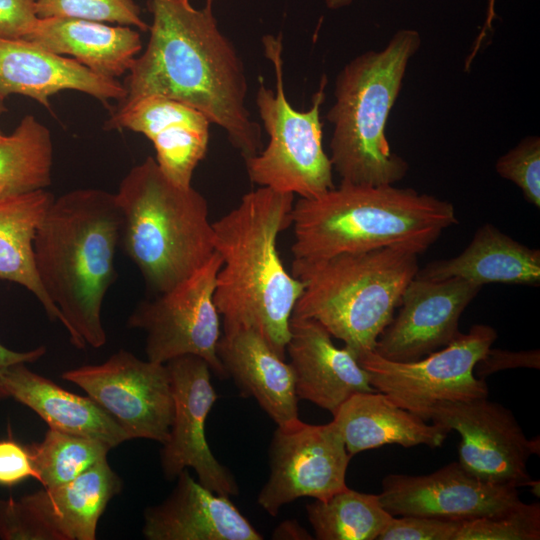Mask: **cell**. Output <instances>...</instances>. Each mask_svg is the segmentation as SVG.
Instances as JSON below:
<instances>
[{
    "label": "cell",
    "instance_id": "obj_10",
    "mask_svg": "<svg viewBox=\"0 0 540 540\" xmlns=\"http://www.w3.org/2000/svg\"><path fill=\"white\" fill-rule=\"evenodd\" d=\"M497 339L496 330L473 325L448 345L416 361L396 362L374 351L358 358L370 384L409 411L440 401H469L488 397L485 379L474 374L477 362Z\"/></svg>",
    "mask_w": 540,
    "mask_h": 540
},
{
    "label": "cell",
    "instance_id": "obj_25",
    "mask_svg": "<svg viewBox=\"0 0 540 540\" xmlns=\"http://www.w3.org/2000/svg\"><path fill=\"white\" fill-rule=\"evenodd\" d=\"M25 39L112 79L128 73L142 49L139 32L130 26L76 18H39Z\"/></svg>",
    "mask_w": 540,
    "mask_h": 540
},
{
    "label": "cell",
    "instance_id": "obj_9",
    "mask_svg": "<svg viewBox=\"0 0 540 540\" xmlns=\"http://www.w3.org/2000/svg\"><path fill=\"white\" fill-rule=\"evenodd\" d=\"M221 265V256L215 251L176 287L136 306L128 326L145 333L148 360L165 364L179 356L195 355L204 359L216 376L228 377L217 355L222 333L214 292Z\"/></svg>",
    "mask_w": 540,
    "mask_h": 540
},
{
    "label": "cell",
    "instance_id": "obj_2",
    "mask_svg": "<svg viewBox=\"0 0 540 540\" xmlns=\"http://www.w3.org/2000/svg\"><path fill=\"white\" fill-rule=\"evenodd\" d=\"M293 205V194L259 187L212 224L222 259L214 301L223 331L253 329L283 358L303 290L277 249L280 233L291 226Z\"/></svg>",
    "mask_w": 540,
    "mask_h": 540
},
{
    "label": "cell",
    "instance_id": "obj_39",
    "mask_svg": "<svg viewBox=\"0 0 540 540\" xmlns=\"http://www.w3.org/2000/svg\"><path fill=\"white\" fill-rule=\"evenodd\" d=\"M45 353V346H39L29 351L18 352L10 350L0 343V401L8 398L1 383V377L4 371L14 364L35 362L43 357Z\"/></svg>",
    "mask_w": 540,
    "mask_h": 540
},
{
    "label": "cell",
    "instance_id": "obj_22",
    "mask_svg": "<svg viewBox=\"0 0 540 540\" xmlns=\"http://www.w3.org/2000/svg\"><path fill=\"white\" fill-rule=\"evenodd\" d=\"M107 458L75 479L20 498L50 540H94L109 501L122 490Z\"/></svg>",
    "mask_w": 540,
    "mask_h": 540
},
{
    "label": "cell",
    "instance_id": "obj_7",
    "mask_svg": "<svg viewBox=\"0 0 540 540\" xmlns=\"http://www.w3.org/2000/svg\"><path fill=\"white\" fill-rule=\"evenodd\" d=\"M418 270V254L398 247L294 258L291 274L303 290L292 316L316 320L358 359L374 351Z\"/></svg>",
    "mask_w": 540,
    "mask_h": 540
},
{
    "label": "cell",
    "instance_id": "obj_32",
    "mask_svg": "<svg viewBox=\"0 0 540 540\" xmlns=\"http://www.w3.org/2000/svg\"><path fill=\"white\" fill-rule=\"evenodd\" d=\"M38 18H76L149 30L134 0H36Z\"/></svg>",
    "mask_w": 540,
    "mask_h": 540
},
{
    "label": "cell",
    "instance_id": "obj_18",
    "mask_svg": "<svg viewBox=\"0 0 540 540\" xmlns=\"http://www.w3.org/2000/svg\"><path fill=\"white\" fill-rule=\"evenodd\" d=\"M289 329L285 352L298 399L333 415L353 394L377 391L356 356L345 346L338 348L319 322L292 316Z\"/></svg>",
    "mask_w": 540,
    "mask_h": 540
},
{
    "label": "cell",
    "instance_id": "obj_20",
    "mask_svg": "<svg viewBox=\"0 0 540 540\" xmlns=\"http://www.w3.org/2000/svg\"><path fill=\"white\" fill-rule=\"evenodd\" d=\"M148 540H261L263 536L229 497L194 480L187 469L170 495L144 512Z\"/></svg>",
    "mask_w": 540,
    "mask_h": 540
},
{
    "label": "cell",
    "instance_id": "obj_37",
    "mask_svg": "<svg viewBox=\"0 0 540 540\" xmlns=\"http://www.w3.org/2000/svg\"><path fill=\"white\" fill-rule=\"evenodd\" d=\"M516 368L539 369L540 351L538 349L510 351L490 347L475 365L474 374L478 378L485 379L493 373Z\"/></svg>",
    "mask_w": 540,
    "mask_h": 540
},
{
    "label": "cell",
    "instance_id": "obj_16",
    "mask_svg": "<svg viewBox=\"0 0 540 540\" xmlns=\"http://www.w3.org/2000/svg\"><path fill=\"white\" fill-rule=\"evenodd\" d=\"M481 288L457 277L430 280L415 276L374 352L390 361L410 362L448 345L459 335L460 316Z\"/></svg>",
    "mask_w": 540,
    "mask_h": 540
},
{
    "label": "cell",
    "instance_id": "obj_11",
    "mask_svg": "<svg viewBox=\"0 0 540 540\" xmlns=\"http://www.w3.org/2000/svg\"><path fill=\"white\" fill-rule=\"evenodd\" d=\"M459 433V463L476 478L515 488L532 486L527 462L540 441L528 439L511 410L488 397L440 401L412 411Z\"/></svg>",
    "mask_w": 540,
    "mask_h": 540
},
{
    "label": "cell",
    "instance_id": "obj_44",
    "mask_svg": "<svg viewBox=\"0 0 540 540\" xmlns=\"http://www.w3.org/2000/svg\"><path fill=\"white\" fill-rule=\"evenodd\" d=\"M186 1H189V2H190V0H186Z\"/></svg>",
    "mask_w": 540,
    "mask_h": 540
},
{
    "label": "cell",
    "instance_id": "obj_26",
    "mask_svg": "<svg viewBox=\"0 0 540 540\" xmlns=\"http://www.w3.org/2000/svg\"><path fill=\"white\" fill-rule=\"evenodd\" d=\"M416 277L430 280L457 277L480 286L493 282L536 286L540 283V251L485 223L459 255L431 261L419 268Z\"/></svg>",
    "mask_w": 540,
    "mask_h": 540
},
{
    "label": "cell",
    "instance_id": "obj_1",
    "mask_svg": "<svg viewBox=\"0 0 540 540\" xmlns=\"http://www.w3.org/2000/svg\"><path fill=\"white\" fill-rule=\"evenodd\" d=\"M213 2L195 9L186 0L148 1L150 38L128 72L123 101L160 95L183 102L222 128L246 160L262 147L261 126L246 105L244 63L219 29Z\"/></svg>",
    "mask_w": 540,
    "mask_h": 540
},
{
    "label": "cell",
    "instance_id": "obj_19",
    "mask_svg": "<svg viewBox=\"0 0 540 540\" xmlns=\"http://www.w3.org/2000/svg\"><path fill=\"white\" fill-rule=\"evenodd\" d=\"M63 90L86 93L102 102L119 103L127 95L124 84L100 76L72 58L26 39L0 37V99L23 95L49 109V98Z\"/></svg>",
    "mask_w": 540,
    "mask_h": 540
},
{
    "label": "cell",
    "instance_id": "obj_4",
    "mask_svg": "<svg viewBox=\"0 0 540 540\" xmlns=\"http://www.w3.org/2000/svg\"><path fill=\"white\" fill-rule=\"evenodd\" d=\"M458 223L452 203L413 188L340 182L291 212L295 259L319 260L386 247L425 252Z\"/></svg>",
    "mask_w": 540,
    "mask_h": 540
},
{
    "label": "cell",
    "instance_id": "obj_30",
    "mask_svg": "<svg viewBox=\"0 0 540 540\" xmlns=\"http://www.w3.org/2000/svg\"><path fill=\"white\" fill-rule=\"evenodd\" d=\"M28 449L34 478L50 488L75 479L107 458L112 448L97 439L49 428L43 440Z\"/></svg>",
    "mask_w": 540,
    "mask_h": 540
},
{
    "label": "cell",
    "instance_id": "obj_21",
    "mask_svg": "<svg viewBox=\"0 0 540 540\" xmlns=\"http://www.w3.org/2000/svg\"><path fill=\"white\" fill-rule=\"evenodd\" d=\"M217 355L242 396L253 397L277 425L298 418L293 370L261 334L250 328L223 331Z\"/></svg>",
    "mask_w": 540,
    "mask_h": 540
},
{
    "label": "cell",
    "instance_id": "obj_43",
    "mask_svg": "<svg viewBox=\"0 0 540 540\" xmlns=\"http://www.w3.org/2000/svg\"><path fill=\"white\" fill-rule=\"evenodd\" d=\"M5 111L4 100L0 99V115Z\"/></svg>",
    "mask_w": 540,
    "mask_h": 540
},
{
    "label": "cell",
    "instance_id": "obj_5",
    "mask_svg": "<svg viewBox=\"0 0 540 540\" xmlns=\"http://www.w3.org/2000/svg\"><path fill=\"white\" fill-rule=\"evenodd\" d=\"M420 45L417 30H398L384 48L363 52L338 73L326 118L333 126L329 158L340 182L394 185L406 176L409 165L391 150L386 125Z\"/></svg>",
    "mask_w": 540,
    "mask_h": 540
},
{
    "label": "cell",
    "instance_id": "obj_6",
    "mask_svg": "<svg viewBox=\"0 0 540 540\" xmlns=\"http://www.w3.org/2000/svg\"><path fill=\"white\" fill-rule=\"evenodd\" d=\"M114 196L119 244L156 294L176 287L215 252L206 198L192 185L173 183L154 157L132 167Z\"/></svg>",
    "mask_w": 540,
    "mask_h": 540
},
{
    "label": "cell",
    "instance_id": "obj_13",
    "mask_svg": "<svg viewBox=\"0 0 540 540\" xmlns=\"http://www.w3.org/2000/svg\"><path fill=\"white\" fill-rule=\"evenodd\" d=\"M352 456L339 428L295 418L277 425L269 446L270 474L258 504L271 516L301 497L325 500L345 489Z\"/></svg>",
    "mask_w": 540,
    "mask_h": 540
},
{
    "label": "cell",
    "instance_id": "obj_31",
    "mask_svg": "<svg viewBox=\"0 0 540 540\" xmlns=\"http://www.w3.org/2000/svg\"><path fill=\"white\" fill-rule=\"evenodd\" d=\"M540 505L520 501L491 516L461 521L453 540H539Z\"/></svg>",
    "mask_w": 540,
    "mask_h": 540
},
{
    "label": "cell",
    "instance_id": "obj_29",
    "mask_svg": "<svg viewBox=\"0 0 540 540\" xmlns=\"http://www.w3.org/2000/svg\"><path fill=\"white\" fill-rule=\"evenodd\" d=\"M306 511L318 540H375L393 517L378 494L348 487L325 500L316 499Z\"/></svg>",
    "mask_w": 540,
    "mask_h": 540
},
{
    "label": "cell",
    "instance_id": "obj_23",
    "mask_svg": "<svg viewBox=\"0 0 540 540\" xmlns=\"http://www.w3.org/2000/svg\"><path fill=\"white\" fill-rule=\"evenodd\" d=\"M27 363L7 368L2 387L7 397L37 413L49 428L100 440L111 448L130 440L127 433L91 397L73 394L29 370Z\"/></svg>",
    "mask_w": 540,
    "mask_h": 540
},
{
    "label": "cell",
    "instance_id": "obj_38",
    "mask_svg": "<svg viewBox=\"0 0 540 540\" xmlns=\"http://www.w3.org/2000/svg\"><path fill=\"white\" fill-rule=\"evenodd\" d=\"M29 477H34V469L28 447L12 438L0 439V485L10 487Z\"/></svg>",
    "mask_w": 540,
    "mask_h": 540
},
{
    "label": "cell",
    "instance_id": "obj_41",
    "mask_svg": "<svg viewBox=\"0 0 540 540\" xmlns=\"http://www.w3.org/2000/svg\"><path fill=\"white\" fill-rule=\"evenodd\" d=\"M273 539L309 540L311 535L296 520L282 522L273 532Z\"/></svg>",
    "mask_w": 540,
    "mask_h": 540
},
{
    "label": "cell",
    "instance_id": "obj_8",
    "mask_svg": "<svg viewBox=\"0 0 540 540\" xmlns=\"http://www.w3.org/2000/svg\"><path fill=\"white\" fill-rule=\"evenodd\" d=\"M261 40L263 53L274 70L275 90L259 78L256 105L268 143L257 155L245 160L248 177L259 187L300 198L318 196L335 187L333 167L322 144L320 120L327 78L322 77L311 107L296 110L284 89L282 35L267 34Z\"/></svg>",
    "mask_w": 540,
    "mask_h": 540
},
{
    "label": "cell",
    "instance_id": "obj_40",
    "mask_svg": "<svg viewBox=\"0 0 540 540\" xmlns=\"http://www.w3.org/2000/svg\"><path fill=\"white\" fill-rule=\"evenodd\" d=\"M495 3H496V0H488L487 1V10H486V17H485V21H484V24L480 30V33L478 34L475 42H474V45L468 55V57L466 58L465 60V70H468L470 65L472 64L475 56L477 55L481 45H482V42L483 40L485 39V37L487 36V33L492 29V24H493V21L495 20V17H496V12H495Z\"/></svg>",
    "mask_w": 540,
    "mask_h": 540
},
{
    "label": "cell",
    "instance_id": "obj_14",
    "mask_svg": "<svg viewBox=\"0 0 540 540\" xmlns=\"http://www.w3.org/2000/svg\"><path fill=\"white\" fill-rule=\"evenodd\" d=\"M165 364L174 399L173 422L160 452L165 478L172 480L192 468L204 487L227 497L238 495L234 476L215 458L206 439V419L218 397L210 366L195 355L179 356Z\"/></svg>",
    "mask_w": 540,
    "mask_h": 540
},
{
    "label": "cell",
    "instance_id": "obj_34",
    "mask_svg": "<svg viewBox=\"0 0 540 540\" xmlns=\"http://www.w3.org/2000/svg\"><path fill=\"white\" fill-rule=\"evenodd\" d=\"M461 521L393 516L377 540H453Z\"/></svg>",
    "mask_w": 540,
    "mask_h": 540
},
{
    "label": "cell",
    "instance_id": "obj_12",
    "mask_svg": "<svg viewBox=\"0 0 540 540\" xmlns=\"http://www.w3.org/2000/svg\"><path fill=\"white\" fill-rule=\"evenodd\" d=\"M61 377L82 388L130 440L167 441L174 399L166 364L142 360L122 349L101 364L70 369Z\"/></svg>",
    "mask_w": 540,
    "mask_h": 540
},
{
    "label": "cell",
    "instance_id": "obj_17",
    "mask_svg": "<svg viewBox=\"0 0 540 540\" xmlns=\"http://www.w3.org/2000/svg\"><path fill=\"white\" fill-rule=\"evenodd\" d=\"M210 124L202 112L183 102L148 95L119 102L104 127L143 134L152 142L154 158L166 177L188 187L207 153Z\"/></svg>",
    "mask_w": 540,
    "mask_h": 540
},
{
    "label": "cell",
    "instance_id": "obj_35",
    "mask_svg": "<svg viewBox=\"0 0 540 540\" xmlns=\"http://www.w3.org/2000/svg\"><path fill=\"white\" fill-rule=\"evenodd\" d=\"M0 538L3 540H50L30 510L19 499H0Z\"/></svg>",
    "mask_w": 540,
    "mask_h": 540
},
{
    "label": "cell",
    "instance_id": "obj_3",
    "mask_svg": "<svg viewBox=\"0 0 540 540\" xmlns=\"http://www.w3.org/2000/svg\"><path fill=\"white\" fill-rule=\"evenodd\" d=\"M121 214L115 196L80 188L54 198L34 239L39 280L78 349L106 343L104 297L117 275Z\"/></svg>",
    "mask_w": 540,
    "mask_h": 540
},
{
    "label": "cell",
    "instance_id": "obj_33",
    "mask_svg": "<svg viewBox=\"0 0 540 540\" xmlns=\"http://www.w3.org/2000/svg\"><path fill=\"white\" fill-rule=\"evenodd\" d=\"M496 172L513 182L524 198L533 206L540 207V139L527 136L515 147L498 158Z\"/></svg>",
    "mask_w": 540,
    "mask_h": 540
},
{
    "label": "cell",
    "instance_id": "obj_15",
    "mask_svg": "<svg viewBox=\"0 0 540 540\" xmlns=\"http://www.w3.org/2000/svg\"><path fill=\"white\" fill-rule=\"evenodd\" d=\"M378 497L392 516L451 521L495 515L521 501L517 488L482 481L459 462L426 475L389 474Z\"/></svg>",
    "mask_w": 540,
    "mask_h": 540
},
{
    "label": "cell",
    "instance_id": "obj_42",
    "mask_svg": "<svg viewBox=\"0 0 540 540\" xmlns=\"http://www.w3.org/2000/svg\"><path fill=\"white\" fill-rule=\"evenodd\" d=\"M353 0H325L326 7L337 10L351 5Z\"/></svg>",
    "mask_w": 540,
    "mask_h": 540
},
{
    "label": "cell",
    "instance_id": "obj_36",
    "mask_svg": "<svg viewBox=\"0 0 540 540\" xmlns=\"http://www.w3.org/2000/svg\"><path fill=\"white\" fill-rule=\"evenodd\" d=\"M38 19L36 0H0V37L25 39Z\"/></svg>",
    "mask_w": 540,
    "mask_h": 540
},
{
    "label": "cell",
    "instance_id": "obj_24",
    "mask_svg": "<svg viewBox=\"0 0 540 540\" xmlns=\"http://www.w3.org/2000/svg\"><path fill=\"white\" fill-rule=\"evenodd\" d=\"M333 421L352 457L386 444L438 448L451 432L447 426L428 424L379 391L353 394L333 414Z\"/></svg>",
    "mask_w": 540,
    "mask_h": 540
},
{
    "label": "cell",
    "instance_id": "obj_28",
    "mask_svg": "<svg viewBox=\"0 0 540 540\" xmlns=\"http://www.w3.org/2000/svg\"><path fill=\"white\" fill-rule=\"evenodd\" d=\"M53 152L50 130L33 115H25L11 134L0 132V198L46 189Z\"/></svg>",
    "mask_w": 540,
    "mask_h": 540
},
{
    "label": "cell",
    "instance_id": "obj_27",
    "mask_svg": "<svg viewBox=\"0 0 540 540\" xmlns=\"http://www.w3.org/2000/svg\"><path fill=\"white\" fill-rule=\"evenodd\" d=\"M54 198L46 189L0 198V279L26 288L40 302L49 319L63 325L60 311L37 275L33 249L37 229Z\"/></svg>",
    "mask_w": 540,
    "mask_h": 540
}]
</instances>
